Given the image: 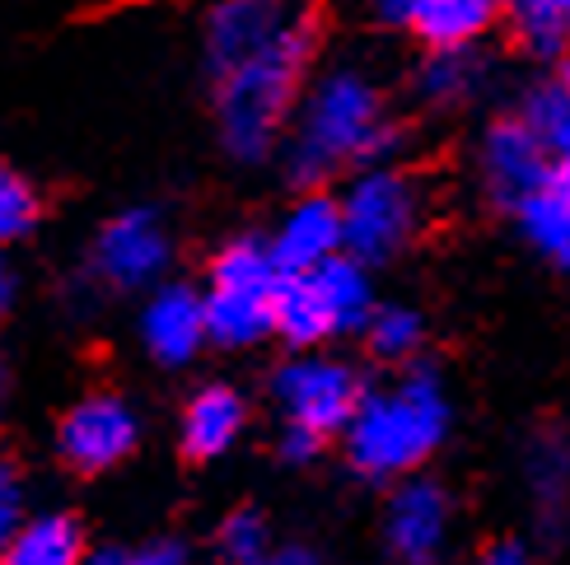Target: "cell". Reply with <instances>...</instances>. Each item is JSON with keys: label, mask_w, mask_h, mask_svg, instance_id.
I'll use <instances>...</instances> for the list:
<instances>
[{"label": "cell", "mask_w": 570, "mask_h": 565, "mask_svg": "<svg viewBox=\"0 0 570 565\" xmlns=\"http://www.w3.org/2000/svg\"><path fill=\"white\" fill-rule=\"evenodd\" d=\"M449 500L431 482H407L389 500V547L402 565H431L444 547Z\"/></svg>", "instance_id": "5bb4252c"}, {"label": "cell", "mask_w": 570, "mask_h": 565, "mask_svg": "<svg viewBox=\"0 0 570 565\" xmlns=\"http://www.w3.org/2000/svg\"><path fill=\"white\" fill-rule=\"evenodd\" d=\"M337 252H346L342 201H332L323 192L299 197L291 210H285L281 229L272 234V257H276L281 271H314Z\"/></svg>", "instance_id": "4fadbf2b"}, {"label": "cell", "mask_w": 570, "mask_h": 565, "mask_svg": "<svg viewBox=\"0 0 570 565\" xmlns=\"http://www.w3.org/2000/svg\"><path fill=\"white\" fill-rule=\"evenodd\" d=\"M122 565H193V556L178 543H150L140 552H122Z\"/></svg>", "instance_id": "83f0119b"}, {"label": "cell", "mask_w": 570, "mask_h": 565, "mask_svg": "<svg viewBox=\"0 0 570 565\" xmlns=\"http://www.w3.org/2000/svg\"><path fill=\"white\" fill-rule=\"evenodd\" d=\"M281 267L272 257V244L263 239H234L216 252L206 280V323L210 341L244 350L276 333V286Z\"/></svg>", "instance_id": "277c9868"}, {"label": "cell", "mask_w": 570, "mask_h": 565, "mask_svg": "<svg viewBox=\"0 0 570 565\" xmlns=\"http://www.w3.org/2000/svg\"><path fill=\"white\" fill-rule=\"evenodd\" d=\"M10 304H14V271H10L6 257H0V318L10 314Z\"/></svg>", "instance_id": "1f68e13d"}, {"label": "cell", "mask_w": 570, "mask_h": 565, "mask_svg": "<svg viewBox=\"0 0 570 565\" xmlns=\"http://www.w3.org/2000/svg\"><path fill=\"white\" fill-rule=\"evenodd\" d=\"M0 407H6V365H0Z\"/></svg>", "instance_id": "d6a6232c"}, {"label": "cell", "mask_w": 570, "mask_h": 565, "mask_svg": "<svg viewBox=\"0 0 570 565\" xmlns=\"http://www.w3.org/2000/svg\"><path fill=\"white\" fill-rule=\"evenodd\" d=\"M323 439L318 430H308V426H295V420H285V435H281V458L285 463H308L318 449H323Z\"/></svg>", "instance_id": "4316f807"}, {"label": "cell", "mask_w": 570, "mask_h": 565, "mask_svg": "<svg viewBox=\"0 0 570 565\" xmlns=\"http://www.w3.org/2000/svg\"><path fill=\"white\" fill-rule=\"evenodd\" d=\"M244 420H248V407L234 388H225V384L202 388L183 412V454L197 463L220 458L229 444L244 435Z\"/></svg>", "instance_id": "9a60e30c"}, {"label": "cell", "mask_w": 570, "mask_h": 565, "mask_svg": "<svg viewBox=\"0 0 570 565\" xmlns=\"http://www.w3.org/2000/svg\"><path fill=\"white\" fill-rule=\"evenodd\" d=\"M505 23L533 57H561L570 47V0H505Z\"/></svg>", "instance_id": "ffe728a7"}, {"label": "cell", "mask_w": 570, "mask_h": 565, "mask_svg": "<svg viewBox=\"0 0 570 565\" xmlns=\"http://www.w3.org/2000/svg\"><path fill=\"white\" fill-rule=\"evenodd\" d=\"M38 225V192L29 187V178H19L14 169L0 163V248L23 239Z\"/></svg>", "instance_id": "d4e9b609"}, {"label": "cell", "mask_w": 570, "mask_h": 565, "mask_svg": "<svg viewBox=\"0 0 570 565\" xmlns=\"http://www.w3.org/2000/svg\"><path fill=\"white\" fill-rule=\"evenodd\" d=\"M397 146V127L384 112V93L355 66H332L304 93L285 169L299 187H318L346 163H374Z\"/></svg>", "instance_id": "7a4b0ae2"}, {"label": "cell", "mask_w": 570, "mask_h": 565, "mask_svg": "<svg viewBox=\"0 0 570 565\" xmlns=\"http://www.w3.org/2000/svg\"><path fill=\"white\" fill-rule=\"evenodd\" d=\"M216 547H220L225 565H263V556H267V524H263V514L234 509L229 519L220 524V533H216Z\"/></svg>", "instance_id": "cb8c5ba5"}, {"label": "cell", "mask_w": 570, "mask_h": 565, "mask_svg": "<svg viewBox=\"0 0 570 565\" xmlns=\"http://www.w3.org/2000/svg\"><path fill=\"white\" fill-rule=\"evenodd\" d=\"M314 52H318V23L308 10H299L263 52H253L248 61L216 76V127L229 159L257 163L276 150L285 122H291L299 103Z\"/></svg>", "instance_id": "6da1fadb"}, {"label": "cell", "mask_w": 570, "mask_h": 565, "mask_svg": "<svg viewBox=\"0 0 570 565\" xmlns=\"http://www.w3.org/2000/svg\"><path fill=\"white\" fill-rule=\"evenodd\" d=\"M561 80H566V85H570V61H566V70H561Z\"/></svg>", "instance_id": "836d02e7"}, {"label": "cell", "mask_w": 570, "mask_h": 565, "mask_svg": "<svg viewBox=\"0 0 570 565\" xmlns=\"http://www.w3.org/2000/svg\"><path fill=\"white\" fill-rule=\"evenodd\" d=\"M425 337V327L412 309H402V304H393V309H374L370 323H365V341L379 360H412L416 346Z\"/></svg>", "instance_id": "603a6c76"}, {"label": "cell", "mask_w": 570, "mask_h": 565, "mask_svg": "<svg viewBox=\"0 0 570 565\" xmlns=\"http://www.w3.org/2000/svg\"><path fill=\"white\" fill-rule=\"evenodd\" d=\"M140 439V420L117 393H89L61 416L57 454L76 473H108Z\"/></svg>", "instance_id": "ba28073f"}, {"label": "cell", "mask_w": 570, "mask_h": 565, "mask_svg": "<svg viewBox=\"0 0 570 565\" xmlns=\"http://www.w3.org/2000/svg\"><path fill=\"white\" fill-rule=\"evenodd\" d=\"M276 333L291 346H318L337 333L327 295L314 271H285L276 286Z\"/></svg>", "instance_id": "2e32d148"}, {"label": "cell", "mask_w": 570, "mask_h": 565, "mask_svg": "<svg viewBox=\"0 0 570 565\" xmlns=\"http://www.w3.org/2000/svg\"><path fill=\"white\" fill-rule=\"evenodd\" d=\"M552 150L538 140V131L524 122V117H505L495 122L482 140V178L487 192L501 206H519L524 197H533L538 187L552 182Z\"/></svg>", "instance_id": "30bf717a"}, {"label": "cell", "mask_w": 570, "mask_h": 565, "mask_svg": "<svg viewBox=\"0 0 570 565\" xmlns=\"http://www.w3.org/2000/svg\"><path fill=\"white\" fill-rule=\"evenodd\" d=\"M561 155H566V150H561Z\"/></svg>", "instance_id": "e575fe53"}, {"label": "cell", "mask_w": 570, "mask_h": 565, "mask_svg": "<svg viewBox=\"0 0 570 565\" xmlns=\"http://www.w3.org/2000/svg\"><path fill=\"white\" fill-rule=\"evenodd\" d=\"M263 565H318V556L304 547H281V552H267Z\"/></svg>", "instance_id": "f546056e"}, {"label": "cell", "mask_w": 570, "mask_h": 565, "mask_svg": "<svg viewBox=\"0 0 570 565\" xmlns=\"http://www.w3.org/2000/svg\"><path fill=\"white\" fill-rule=\"evenodd\" d=\"M346 252L361 262H389L421 225V187L397 169H365L342 197Z\"/></svg>", "instance_id": "5b68a950"}, {"label": "cell", "mask_w": 570, "mask_h": 565, "mask_svg": "<svg viewBox=\"0 0 570 565\" xmlns=\"http://www.w3.org/2000/svg\"><path fill=\"white\" fill-rule=\"evenodd\" d=\"M501 10L505 0H374V19L384 29L412 33L425 47H472Z\"/></svg>", "instance_id": "8fae6325"}, {"label": "cell", "mask_w": 570, "mask_h": 565, "mask_svg": "<svg viewBox=\"0 0 570 565\" xmlns=\"http://www.w3.org/2000/svg\"><path fill=\"white\" fill-rule=\"evenodd\" d=\"M164 267H169V229L159 210L146 206L112 216L89 248V271L108 290H146Z\"/></svg>", "instance_id": "52a82bcc"}, {"label": "cell", "mask_w": 570, "mask_h": 565, "mask_svg": "<svg viewBox=\"0 0 570 565\" xmlns=\"http://www.w3.org/2000/svg\"><path fill=\"white\" fill-rule=\"evenodd\" d=\"M514 220L524 229V239L557 262L561 271H570V201L557 197L552 187H538L533 197H524L514 206Z\"/></svg>", "instance_id": "44dd1931"}, {"label": "cell", "mask_w": 570, "mask_h": 565, "mask_svg": "<svg viewBox=\"0 0 570 565\" xmlns=\"http://www.w3.org/2000/svg\"><path fill=\"white\" fill-rule=\"evenodd\" d=\"M487 61L472 47H431V57L416 70V93L435 108H454L482 89Z\"/></svg>", "instance_id": "ac0fdd59"}, {"label": "cell", "mask_w": 570, "mask_h": 565, "mask_svg": "<svg viewBox=\"0 0 570 565\" xmlns=\"http://www.w3.org/2000/svg\"><path fill=\"white\" fill-rule=\"evenodd\" d=\"M548 187H552L557 197H566V201H570V150H566V155H557V163H552V182H548Z\"/></svg>", "instance_id": "4dcf8cb0"}, {"label": "cell", "mask_w": 570, "mask_h": 565, "mask_svg": "<svg viewBox=\"0 0 570 565\" xmlns=\"http://www.w3.org/2000/svg\"><path fill=\"white\" fill-rule=\"evenodd\" d=\"M304 10V0H216L202 23V57L210 80L263 52L272 38Z\"/></svg>", "instance_id": "9c48e42d"}, {"label": "cell", "mask_w": 570, "mask_h": 565, "mask_svg": "<svg viewBox=\"0 0 570 565\" xmlns=\"http://www.w3.org/2000/svg\"><path fill=\"white\" fill-rule=\"evenodd\" d=\"M23 524V477L10 458H0V547L10 543Z\"/></svg>", "instance_id": "484cf974"}, {"label": "cell", "mask_w": 570, "mask_h": 565, "mask_svg": "<svg viewBox=\"0 0 570 565\" xmlns=\"http://www.w3.org/2000/svg\"><path fill=\"white\" fill-rule=\"evenodd\" d=\"M272 393H276L285 420L308 426L318 435L346 430L355 407H361V397H365L355 369L342 360H327V356H299L291 365H281Z\"/></svg>", "instance_id": "8992f818"}, {"label": "cell", "mask_w": 570, "mask_h": 565, "mask_svg": "<svg viewBox=\"0 0 570 565\" xmlns=\"http://www.w3.org/2000/svg\"><path fill=\"white\" fill-rule=\"evenodd\" d=\"M449 403L431 369H407L397 388L365 393L346 426L351 467L365 477H402L444 439Z\"/></svg>", "instance_id": "3957f363"}, {"label": "cell", "mask_w": 570, "mask_h": 565, "mask_svg": "<svg viewBox=\"0 0 570 565\" xmlns=\"http://www.w3.org/2000/svg\"><path fill=\"white\" fill-rule=\"evenodd\" d=\"M524 122L538 131V140L548 146L552 155L570 150V85L557 80V85H538L529 99H524Z\"/></svg>", "instance_id": "7402d4cb"}, {"label": "cell", "mask_w": 570, "mask_h": 565, "mask_svg": "<svg viewBox=\"0 0 570 565\" xmlns=\"http://www.w3.org/2000/svg\"><path fill=\"white\" fill-rule=\"evenodd\" d=\"M140 341L159 365H187L197 350L210 341V323H206V290L193 286H159L140 314Z\"/></svg>", "instance_id": "7c38bea8"}, {"label": "cell", "mask_w": 570, "mask_h": 565, "mask_svg": "<svg viewBox=\"0 0 570 565\" xmlns=\"http://www.w3.org/2000/svg\"><path fill=\"white\" fill-rule=\"evenodd\" d=\"M478 565H529V552L519 547V543H491L478 556Z\"/></svg>", "instance_id": "f1b7e54d"}, {"label": "cell", "mask_w": 570, "mask_h": 565, "mask_svg": "<svg viewBox=\"0 0 570 565\" xmlns=\"http://www.w3.org/2000/svg\"><path fill=\"white\" fill-rule=\"evenodd\" d=\"M318 286L327 295V309L337 318V333H355V327H365L370 314H374V295H370V276H365V262L351 252H337L327 257L323 267H314Z\"/></svg>", "instance_id": "d6986e66"}, {"label": "cell", "mask_w": 570, "mask_h": 565, "mask_svg": "<svg viewBox=\"0 0 570 565\" xmlns=\"http://www.w3.org/2000/svg\"><path fill=\"white\" fill-rule=\"evenodd\" d=\"M85 528L70 514H38L0 547V565H85Z\"/></svg>", "instance_id": "e0dca14e"}]
</instances>
